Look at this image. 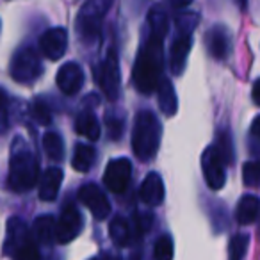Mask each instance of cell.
<instances>
[{
	"label": "cell",
	"instance_id": "cell-10",
	"mask_svg": "<svg viewBox=\"0 0 260 260\" xmlns=\"http://www.w3.org/2000/svg\"><path fill=\"white\" fill-rule=\"evenodd\" d=\"M130 177H132V164L128 159H114L107 164L104 175V184L107 185L109 191L112 192H123L128 187Z\"/></svg>",
	"mask_w": 260,
	"mask_h": 260
},
{
	"label": "cell",
	"instance_id": "cell-30",
	"mask_svg": "<svg viewBox=\"0 0 260 260\" xmlns=\"http://www.w3.org/2000/svg\"><path fill=\"white\" fill-rule=\"evenodd\" d=\"M9 125V111H8V94L0 87V134L8 130Z\"/></svg>",
	"mask_w": 260,
	"mask_h": 260
},
{
	"label": "cell",
	"instance_id": "cell-25",
	"mask_svg": "<svg viewBox=\"0 0 260 260\" xmlns=\"http://www.w3.org/2000/svg\"><path fill=\"white\" fill-rule=\"evenodd\" d=\"M249 244V235L248 234H237L232 237L230 248H228V255L230 260H242L246 255V249Z\"/></svg>",
	"mask_w": 260,
	"mask_h": 260
},
{
	"label": "cell",
	"instance_id": "cell-32",
	"mask_svg": "<svg viewBox=\"0 0 260 260\" xmlns=\"http://www.w3.org/2000/svg\"><path fill=\"white\" fill-rule=\"evenodd\" d=\"M150 223H152V216H139L138 217V224H139V230L141 232H146L150 228Z\"/></svg>",
	"mask_w": 260,
	"mask_h": 260
},
{
	"label": "cell",
	"instance_id": "cell-35",
	"mask_svg": "<svg viewBox=\"0 0 260 260\" xmlns=\"http://www.w3.org/2000/svg\"><path fill=\"white\" fill-rule=\"evenodd\" d=\"M170 2H171V6H173V8L184 9V8H187V6L191 4L192 0H170Z\"/></svg>",
	"mask_w": 260,
	"mask_h": 260
},
{
	"label": "cell",
	"instance_id": "cell-21",
	"mask_svg": "<svg viewBox=\"0 0 260 260\" xmlns=\"http://www.w3.org/2000/svg\"><path fill=\"white\" fill-rule=\"evenodd\" d=\"M55 221L52 216H40L32 224V235L38 242L50 246L55 241Z\"/></svg>",
	"mask_w": 260,
	"mask_h": 260
},
{
	"label": "cell",
	"instance_id": "cell-28",
	"mask_svg": "<svg viewBox=\"0 0 260 260\" xmlns=\"http://www.w3.org/2000/svg\"><path fill=\"white\" fill-rule=\"evenodd\" d=\"M153 255L157 260H171L173 258V241L170 235H160L155 242V249Z\"/></svg>",
	"mask_w": 260,
	"mask_h": 260
},
{
	"label": "cell",
	"instance_id": "cell-31",
	"mask_svg": "<svg viewBox=\"0 0 260 260\" xmlns=\"http://www.w3.org/2000/svg\"><path fill=\"white\" fill-rule=\"evenodd\" d=\"M105 123H107V132H109V138L111 139H119L121 138V132H123V121L121 119H114L109 116L107 119H105Z\"/></svg>",
	"mask_w": 260,
	"mask_h": 260
},
{
	"label": "cell",
	"instance_id": "cell-9",
	"mask_svg": "<svg viewBox=\"0 0 260 260\" xmlns=\"http://www.w3.org/2000/svg\"><path fill=\"white\" fill-rule=\"evenodd\" d=\"M98 84L102 87V93L109 98L111 102L118 100L119 96V64L118 55L114 50H109L107 57L104 59L100 68V79Z\"/></svg>",
	"mask_w": 260,
	"mask_h": 260
},
{
	"label": "cell",
	"instance_id": "cell-5",
	"mask_svg": "<svg viewBox=\"0 0 260 260\" xmlns=\"http://www.w3.org/2000/svg\"><path fill=\"white\" fill-rule=\"evenodd\" d=\"M112 0H87L77 16V34L82 41H94L100 36L102 20L111 8Z\"/></svg>",
	"mask_w": 260,
	"mask_h": 260
},
{
	"label": "cell",
	"instance_id": "cell-8",
	"mask_svg": "<svg viewBox=\"0 0 260 260\" xmlns=\"http://www.w3.org/2000/svg\"><path fill=\"white\" fill-rule=\"evenodd\" d=\"M80 230H82V216L73 203H68L62 209L55 224V241L61 244H68L80 234Z\"/></svg>",
	"mask_w": 260,
	"mask_h": 260
},
{
	"label": "cell",
	"instance_id": "cell-33",
	"mask_svg": "<svg viewBox=\"0 0 260 260\" xmlns=\"http://www.w3.org/2000/svg\"><path fill=\"white\" fill-rule=\"evenodd\" d=\"M251 136L260 141V116L255 118V121L251 123Z\"/></svg>",
	"mask_w": 260,
	"mask_h": 260
},
{
	"label": "cell",
	"instance_id": "cell-26",
	"mask_svg": "<svg viewBox=\"0 0 260 260\" xmlns=\"http://www.w3.org/2000/svg\"><path fill=\"white\" fill-rule=\"evenodd\" d=\"M242 182L248 187H258L260 185V159L249 160L242 166Z\"/></svg>",
	"mask_w": 260,
	"mask_h": 260
},
{
	"label": "cell",
	"instance_id": "cell-16",
	"mask_svg": "<svg viewBox=\"0 0 260 260\" xmlns=\"http://www.w3.org/2000/svg\"><path fill=\"white\" fill-rule=\"evenodd\" d=\"M207 40V48H209L210 55H212L214 59H224L228 54V47H230V34H228V30L224 29V27H214V29H210L209 32H207L205 36Z\"/></svg>",
	"mask_w": 260,
	"mask_h": 260
},
{
	"label": "cell",
	"instance_id": "cell-27",
	"mask_svg": "<svg viewBox=\"0 0 260 260\" xmlns=\"http://www.w3.org/2000/svg\"><path fill=\"white\" fill-rule=\"evenodd\" d=\"M200 22V16L196 13H180L175 18V25H177V32H185L192 34V30L196 29Z\"/></svg>",
	"mask_w": 260,
	"mask_h": 260
},
{
	"label": "cell",
	"instance_id": "cell-23",
	"mask_svg": "<svg viewBox=\"0 0 260 260\" xmlns=\"http://www.w3.org/2000/svg\"><path fill=\"white\" fill-rule=\"evenodd\" d=\"M43 148L52 160H61L64 157V145L57 132H48L43 138Z\"/></svg>",
	"mask_w": 260,
	"mask_h": 260
},
{
	"label": "cell",
	"instance_id": "cell-15",
	"mask_svg": "<svg viewBox=\"0 0 260 260\" xmlns=\"http://www.w3.org/2000/svg\"><path fill=\"white\" fill-rule=\"evenodd\" d=\"M139 196L141 200L150 207L160 205L164 200V184L159 173H150L148 177L143 180L141 189H139Z\"/></svg>",
	"mask_w": 260,
	"mask_h": 260
},
{
	"label": "cell",
	"instance_id": "cell-7",
	"mask_svg": "<svg viewBox=\"0 0 260 260\" xmlns=\"http://www.w3.org/2000/svg\"><path fill=\"white\" fill-rule=\"evenodd\" d=\"M224 166H226V160H224L223 153L219 152V148L216 145L207 146L202 155V168L207 185L214 191H219L224 185V180H226Z\"/></svg>",
	"mask_w": 260,
	"mask_h": 260
},
{
	"label": "cell",
	"instance_id": "cell-4",
	"mask_svg": "<svg viewBox=\"0 0 260 260\" xmlns=\"http://www.w3.org/2000/svg\"><path fill=\"white\" fill-rule=\"evenodd\" d=\"M4 253L13 260H40L36 239L20 217H11L8 221Z\"/></svg>",
	"mask_w": 260,
	"mask_h": 260
},
{
	"label": "cell",
	"instance_id": "cell-11",
	"mask_svg": "<svg viewBox=\"0 0 260 260\" xmlns=\"http://www.w3.org/2000/svg\"><path fill=\"white\" fill-rule=\"evenodd\" d=\"M79 200L91 210L96 219H105L111 212V203L98 185L86 184L79 189Z\"/></svg>",
	"mask_w": 260,
	"mask_h": 260
},
{
	"label": "cell",
	"instance_id": "cell-17",
	"mask_svg": "<svg viewBox=\"0 0 260 260\" xmlns=\"http://www.w3.org/2000/svg\"><path fill=\"white\" fill-rule=\"evenodd\" d=\"M62 182V170L61 168H48L43 173L40 182V198L43 202H54L57 198L59 187H61Z\"/></svg>",
	"mask_w": 260,
	"mask_h": 260
},
{
	"label": "cell",
	"instance_id": "cell-3",
	"mask_svg": "<svg viewBox=\"0 0 260 260\" xmlns=\"http://www.w3.org/2000/svg\"><path fill=\"white\" fill-rule=\"evenodd\" d=\"M160 121L153 112H138L132 130V148L139 160H152L160 145Z\"/></svg>",
	"mask_w": 260,
	"mask_h": 260
},
{
	"label": "cell",
	"instance_id": "cell-20",
	"mask_svg": "<svg viewBox=\"0 0 260 260\" xmlns=\"http://www.w3.org/2000/svg\"><path fill=\"white\" fill-rule=\"evenodd\" d=\"M157 94H159V107L166 116H173L177 112V93L173 89V84L170 79L162 77L157 86Z\"/></svg>",
	"mask_w": 260,
	"mask_h": 260
},
{
	"label": "cell",
	"instance_id": "cell-1",
	"mask_svg": "<svg viewBox=\"0 0 260 260\" xmlns=\"http://www.w3.org/2000/svg\"><path fill=\"white\" fill-rule=\"evenodd\" d=\"M150 34L146 43L141 47L134 64V86L139 93H152L157 89L162 79V41L168 34V16L162 9L153 8L148 15Z\"/></svg>",
	"mask_w": 260,
	"mask_h": 260
},
{
	"label": "cell",
	"instance_id": "cell-29",
	"mask_svg": "<svg viewBox=\"0 0 260 260\" xmlns=\"http://www.w3.org/2000/svg\"><path fill=\"white\" fill-rule=\"evenodd\" d=\"M32 118L36 119L38 123H41V125H48V123L52 121L50 109H48V105L45 104L43 100L34 102V105H32Z\"/></svg>",
	"mask_w": 260,
	"mask_h": 260
},
{
	"label": "cell",
	"instance_id": "cell-13",
	"mask_svg": "<svg viewBox=\"0 0 260 260\" xmlns=\"http://www.w3.org/2000/svg\"><path fill=\"white\" fill-rule=\"evenodd\" d=\"M57 86L59 89L64 94L72 96V94L79 93L80 87L84 84V72L82 66L77 64V62H66V64L61 66V70L57 72Z\"/></svg>",
	"mask_w": 260,
	"mask_h": 260
},
{
	"label": "cell",
	"instance_id": "cell-14",
	"mask_svg": "<svg viewBox=\"0 0 260 260\" xmlns=\"http://www.w3.org/2000/svg\"><path fill=\"white\" fill-rule=\"evenodd\" d=\"M191 47H192V34L177 32V38H175L170 50V64H171V72L175 75H182V72L185 68V62H187V55L191 52Z\"/></svg>",
	"mask_w": 260,
	"mask_h": 260
},
{
	"label": "cell",
	"instance_id": "cell-34",
	"mask_svg": "<svg viewBox=\"0 0 260 260\" xmlns=\"http://www.w3.org/2000/svg\"><path fill=\"white\" fill-rule=\"evenodd\" d=\"M251 96H253V100H255V104H256V105H260V79L256 80L255 84H253Z\"/></svg>",
	"mask_w": 260,
	"mask_h": 260
},
{
	"label": "cell",
	"instance_id": "cell-24",
	"mask_svg": "<svg viewBox=\"0 0 260 260\" xmlns=\"http://www.w3.org/2000/svg\"><path fill=\"white\" fill-rule=\"evenodd\" d=\"M109 234L114 244L118 246H125L130 239V226L123 217H114L111 221V226H109Z\"/></svg>",
	"mask_w": 260,
	"mask_h": 260
},
{
	"label": "cell",
	"instance_id": "cell-6",
	"mask_svg": "<svg viewBox=\"0 0 260 260\" xmlns=\"http://www.w3.org/2000/svg\"><path fill=\"white\" fill-rule=\"evenodd\" d=\"M9 73L11 77L20 84H29L36 82L43 73V64L38 55V52L32 47H23L13 55L11 66H9Z\"/></svg>",
	"mask_w": 260,
	"mask_h": 260
},
{
	"label": "cell",
	"instance_id": "cell-19",
	"mask_svg": "<svg viewBox=\"0 0 260 260\" xmlns=\"http://www.w3.org/2000/svg\"><path fill=\"white\" fill-rule=\"evenodd\" d=\"M75 130H77V134L89 139V141H96V139L100 138V123H98L96 116L91 111H82L77 116Z\"/></svg>",
	"mask_w": 260,
	"mask_h": 260
},
{
	"label": "cell",
	"instance_id": "cell-2",
	"mask_svg": "<svg viewBox=\"0 0 260 260\" xmlns=\"http://www.w3.org/2000/svg\"><path fill=\"white\" fill-rule=\"evenodd\" d=\"M38 160L23 138H15L9 157V187L16 192L32 189L38 182Z\"/></svg>",
	"mask_w": 260,
	"mask_h": 260
},
{
	"label": "cell",
	"instance_id": "cell-22",
	"mask_svg": "<svg viewBox=\"0 0 260 260\" xmlns=\"http://www.w3.org/2000/svg\"><path fill=\"white\" fill-rule=\"evenodd\" d=\"M94 148L89 145H77L75 146V152H73V159H72V164L77 171L80 173H86L94 162Z\"/></svg>",
	"mask_w": 260,
	"mask_h": 260
},
{
	"label": "cell",
	"instance_id": "cell-36",
	"mask_svg": "<svg viewBox=\"0 0 260 260\" xmlns=\"http://www.w3.org/2000/svg\"><path fill=\"white\" fill-rule=\"evenodd\" d=\"M0 30H2V27H0Z\"/></svg>",
	"mask_w": 260,
	"mask_h": 260
},
{
	"label": "cell",
	"instance_id": "cell-18",
	"mask_svg": "<svg viewBox=\"0 0 260 260\" xmlns=\"http://www.w3.org/2000/svg\"><path fill=\"white\" fill-rule=\"evenodd\" d=\"M258 212H260V200L253 194H246L239 200L235 217H237L239 224H251L258 217Z\"/></svg>",
	"mask_w": 260,
	"mask_h": 260
},
{
	"label": "cell",
	"instance_id": "cell-12",
	"mask_svg": "<svg viewBox=\"0 0 260 260\" xmlns=\"http://www.w3.org/2000/svg\"><path fill=\"white\" fill-rule=\"evenodd\" d=\"M40 47L45 57H48L50 61H59L64 55L66 48H68V32L62 27L48 29L41 36Z\"/></svg>",
	"mask_w": 260,
	"mask_h": 260
}]
</instances>
